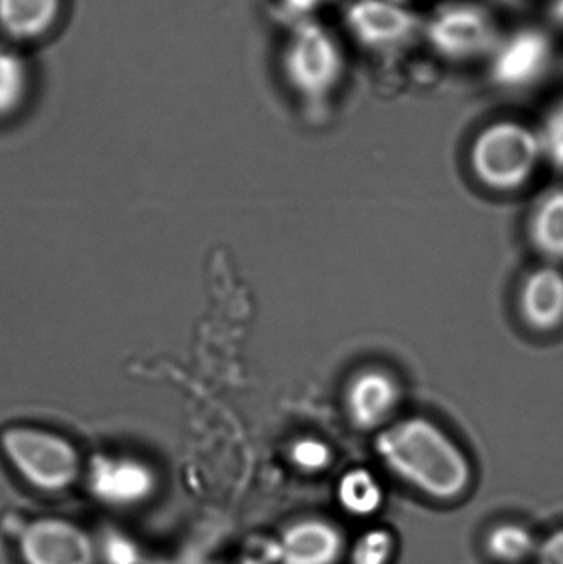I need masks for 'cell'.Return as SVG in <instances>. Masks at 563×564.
Wrapping results in <instances>:
<instances>
[{"label": "cell", "instance_id": "cell-19", "mask_svg": "<svg viewBox=\"0 0 563 564\" xmlns=\"http://www.w3.org/2000/svg\"><path fill=\"white\" fill-rule=\"evenodd\" d=\"M290 459L301 473H323L333 463V451L326 441L313 436L300 437L291 446Z\"/></svg>", "mask_w": 563, "mask_h": 564}, {"label": "cell", "instance_id": "cell-25", "mask_svg": "<svg viewBox=\"0 0 563 564\" xmlns=\"http://www.w3.org/2000/svg\"><path fill=\"white\" fill-rule=\"evenodd\" d=\"M0 46H2V45H0Z\"/></svg>", "mask_w": 563, "mask_h": 564}, {"label": "cell", "instance_id": "cell-24", "mask_svg": "<svg viewBox=\"0 0 563 564\" xmlns=\"http://www.w3.org/2000/svg\"><path fill=\"white\" fill-rule=\"evenodd\" d=\"M399 2L409 3L410 0H399Z\"/></svg>", "mask_w": 563, "mask_h": 564}, {"label": "cell", "instance_id": "cell-17", "mask_svg": "<svg viewBox=\"0 0 563 564\" xmlns=\"http://www.w3.org/2000/svg\"><path fill=\"white\" fill-rule=\"evenodd\" d=\"M29 72L19 53L0 46V119L15 112L25 99Z\"/></svg>", "mask_w": 563, "mask_h": 564}, {"label": "cell", "instance_id": "cell-1", "mask_svg": "<svg viewBox=\"0 0 563 564\" xmlns=\"http://www.w3.org/2000/svg\"><path fill=\"white\" fill-rule=\"evenodd\" d=\"M376 451L390 473L435 500H455L468 490L472 464L458 444L425 417L389 424L377 436Z\"/></svg>", "mask_w": 563, "mask_h": 564}, {"label": "cell", "instance_id": "cell-7", "mask_svg": "<svg viewBox=\"0 0 563 564\" xmlns=\"http://www.w3.org/2000/svg\"><path fill=\"white\" fill-rule=\"evenodd\" d=\"M489 72L492 82L506 89L538 85L554 62V43L538 26H524L505 35L492 50Z\"/></svg>", "mask_w": 563, "mask_h": 564}, {"label": "cell", "instance_id": "cell-5", "mask_svg": "<svg viewBox=\"0 0 563 564\" xmlns=\"http://www.w3.org/2000/svg\"><path fill=\"white\" fill-rule=\"evenodd\" d=\"M2 449L17 473L36 489L59 492L79 474V456L69 441L36 427H12L2 436Z\"/></svg>", "mask_w": 563, "mask_h": 564}, {"label": "cell", "instance_id": "cell-22", "mask_svg": "<svg viewBox=\"0 0 563 564\" xmlns=\"http://www.w3.org/2000/svg\"><path fill=\"white\" fill-rule=\"evenodd\" d=\"M280 2L286 17H291V25H293L301 20L313 19L311 15L329 0H280Z\"/></svg>", "mask_w": 563, "mask_h": 564}, {"label": "cell", "instance_id": "cell-4", "mask_svg": "<svg viewBox=\"0 0 563 564\" xmlns=\"http://www.w3.org/2000/svg\"><path fill=\"white\" fill-rule=\"evenodd\" d=\"M422 36L436 55L463 63L488 58L502 33L481 3L448 0L423 19Z\"/></svg>", "mask_w": 563, "mask_h": 564}, {"label": "cell", "instance_id": "cell-18", "mask_svg": "<svg viewBox=\"0 0 563 564\" xmlns=\"http://www.w3.org/2000/svg\"><path fill=\"white\" fill-rule=\"evenodd\" d=\"M397 540L387 529H370L354 542L349 564H390L396 555Z\"/></svg>", "mask_w": 563, "mask_h": 564}, {"label": "cell", "instance_id": "cell-15", "mask_svg": "<svg viewBox=\"0 0 563 564\" xmlns=\"http://www.w3.org/2000/svg\"><path fill=\"white\" fill-rule=\"evenodd\" d=\"M336 499L344 512L357 519H369L382 509L386 494L382 484L369 469L356 467L340 477Z\"/></svg>", "mask_w": 563, "mask_h": 564}, {"label": "cell", "instance_id": "cell-2", "mask_svg": "<svg viewBox=\"0 0 563 564\" xmlns=\"http://www.w3.org/2000/svg\"><path fill=\"white\" fill-rule=\"evenodd\" d=\"M281 68L290 88L304 101H326L346 73V55L339 39L314 19L291 25L281 55Z\"/></svg>", "mask_w": 563, "mask_h": 564}, {"label": "cell", "instance_id": "cell-21", "mask_svg": "<svg viewBox=\"0 0 563 564\" xmlns=\"http://www.w3.org/2000/svg\"><path fill=\"white\" fill-rule=\"evenodd\" d=\"M538 564H563V527L539 543L535 553Z\"/></svg>", "mask_w": 563, "mask_h": 564}, {"label": "cell", "instance_id": "cell-23", "mask_svg": "<svg viewBox=\"0 0 563 564\" xmlns=\"http://www.w3.org/2000/svg\"><path fill=\"white\" fill-rule=\"evenodd\" d=\"M551 12L555 22L563 26V0H552Z\"/></svg>", "mask_w": 563, "mask_h": 564}, {"label": "cell", "instance_id": "cell-9", "mask_svg": "<svg viewBox=\"0 0 563 564\" xmlns=\"http://www.w3.org/2000/svg\"><path fill=\"white\" fill-rule=\"evenodd\" d=\"M89 486L105 502L134 506L151 496L155 476L148 464L134 457L99 456L89 469Z\"/></svg>", "mask_w": 563, "mask_h": 564}, {"label": "cell", "instance_id": "cell-8", "mask_svg": "<svg viewBox=\"0 0 563 564\" xmlns=\"http://www.w3.org/2000/svg\"><path fill=\"white\" fill-rule=\"evenodd\" d=\"M20 555L25 564H93L95 549L88 533L75 523L40 519L20 536Z\"/></svg>", "mask_w": 563, "mask_h": 564}, {"label": "cell", "instance_id": "cell-3", "mask_svg": "<svg viewBox=\"0 0 563 564\" xmlns=\"http://www.w3.org/2000/svg\"><path fill=\"white\" fill-rule=\"evenodd\" d=\"M473 171L486 187L518 191L544 161L538 129L518 121H498L479 132L469 154Z\"/></svg>", "mask_w": 563, "mask_h": 564}, {"label": "cell", "instance_id": "cell-16", "mask_svg": "<svg viewBox=\"0 0 563 564\" xmlns=\"http://www.w3.org/2000/svg\"><path fill=\"white\" fill-rule=\"evenodd\" d=\"M538 540L528 527L505 522L492 527L485 539L489 558L499 564H521L538 553Z\"/></svg>", "mask_w": 563, "mask_h": 564}, {"label": "cell", "instance_id": "cell-14", "mask_svg": "<svg viewBox=\"0 0 563 564\" xmlns=\"http://www.w3.org/2000/svg\"><path fill=\"white\" fill-rule=\"evenodd\" d=\"M535 250L551 261H563V188H552L535 204L529 220Z\"/></svg>", "mask_w": 563, "mask_h": 564}, {"label": "cell", "instance_id": "cell-10", "mask_svg": "<svg viewBox=\"0 0 563 564\" xmlns=\"http://www.w3.org/2000/svg\"><path fill=\"white\" fill-rule=\"evenodd\" d=\"M400 397L402 390L392 373L380 368H367L347 384V416L359 430H376L396 413Z\"/></svg>", "mask_w": 563, "mask_h": 564}, {"label": "cell", "instance_id": "cell-11", "mask_svg": "<svg viewBox=\"0 0 563 564\" xmlns=\"http://www.w3.org/2000/svg\"><path fill=\"white\" fill-rule=\"evenodd\" d=\"M344 553L343 533L326 520L294 522L277 543L280 564H336Z\"/></svg>", "mask_w": 563, "mask_h": 564}, {"label": "cell", "instance_id": "cell-13", "mask_svg": "<svg viewBox=\"0 0 563 564\" xmlns=\"http://www.w3.org/2000/svg\"><path fill=\"white\" fill-rule=\"evenodd\" d=\"M62 0H0V30L13 40H33L48 32Z\"/></svg>", "mask_w": 563, "mask_h": 564}, {"label": "cell", "instance_id": "cell-12", "mask_svg": "<svg viewBox=\"0 0 563 564\" xmlns=\"http://www.w3.org/2000/svg\"><path fill=\"white\" fill-rule=\"evenodd\" d=\"M519 308L529 327L539 332L557 328L563 322V273L555 267L539 268L526 278Z\"/></svg>", "mask_w": 563, "mask_h": 564}, {"label": "cell", "instance_id": "cell-20", "mask_svg": "<svg viewBox=\"0 0 563 564\" xmlns=\"http://www.w3.org/2000/svg\"><path fill=\"white\" fill-rule=\"evenodd\" d=\"M538 134L545 161L563 171V99L549 109Z\"/></svg>", "mask_w": 563, "mask_h": 564}, {"label": "cell", "instance_id": "cell-6", "mask_svg": "<svg viewBox=\"0 0 563 564\" xmlns=\"http://www.w3.org/2000/svg\"><path fill=\"white\" fill-rule=\"evenodd\" d=\"M344 23L360 46L377 53L405 48L423 29L422 17L399 0H353Z\"/></svg>", "mask_w": 563, "mask_h": 564}]
</instances>
